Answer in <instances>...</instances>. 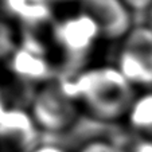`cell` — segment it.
<instances>
[{"mask_svg":"<svg viewBox=\"0 0 152 152\" xmlns=\"http://www.w3.org/2000/svg\"><path fill=\"white\" fill-rule=\"evenodd\" d=\"M39 132L28 110L8 108L0 120V145L4 152H31L39 145Z\"/></svg>","mask_w":152,"mask_h":152,"instance_id":"52a82bcc","label":"cell"},{"mask_svg":"<svg viewBox=\"0 0 152 152\" xmlns=\"http://www.w3.org/2000/svg\"><path fill=\"white\" fill-rule=\"evenodd\" d=\"M51 0H0L7 19L15 20L26 32L54 23Z\"/></svg>","mask_w":152,"mask_h":152,"instance_id":"ba28073f","label":"cell"},{"mask_svg":"<svg viewBox=\"0 0 152 152\" xmlns=\"http://www.w3.org/2000/svg\"><path fill=\"white\" fill-rule=\"evenodd\" d=\"M78 152H125V151L109 140L97 139V140H90L89 143L83 144Z\"/></svg>","mask_w":152,"mask_h":152,"instance_id":"8fae6325","label":"cell"},{"mask_svg":"<svg viewBox=\"0 0 152 152\" xmlns=\"http://www.w3.org/2000/svg\"><path fill=\"white\" fill-rule=\"evenodd\" d=\"M20 39H18L16 30L14 26L0 19V61L7 62L8 58L19 46Z\"/></svg>","mask_w":152,"mask_h":152,"instance_id":"30bf717a","label":"cell"},{"mask_svg":"<svg viewBox=\"0 0 152 152\" xmlns=\"http://www.w3.org/2000/svg\"><path fill=\"white\" fill-rule=\"evenodd\" d=\"M51 1H70V0H51ZM73 1V0H72ZM77 1H80V0H77Z\"/></svg>","mask_w":152,"mask_h":152,"instance_id":"e0dca14e","label":"cell"},{"mask_svg":"<svg viewBox=\"0 0 152 152\" xmlns=\"http://www.w3.org/2000/svg\"><path fill=\"white\" fill-rule=\"evenodd\" d=\"M132 15L148 14L152 7V0H123Z\"/></svg>","mask_w":152,"mask_h":152,"instance_id":"7c38bea8","label":"cell"},{"mask_svg":"<svg viewBox=\"0 0 152 152\" xmlns=\"http://www.w3.org/2000/svg\"><path fill=\"white\" fill-rule=\"evenodd\" d=\"M147 16H148V26L152 27V7H151V10H149V12L147 14Z\"/></svg>","mask_w":152,"mask_h":152,"instance_id":"2e32d148","label":"cell"},{"mask_svg":"<svg viewBox=\"0 0 152 152\" xmlns=\"http://www.w3.org/2000/svg\"><path fill=\"white\" fill-rule=\"evenodd\" d=\"M10 73L24 83L43 85L53 80V66L39 40L22 37L18 49L7 61Z\"/></svg>","mask_w":152,"mask_h":152,"instance_id":"5b68a950","label":"cell"},{"mask_svg":"<svg viewBox=\"0 0 152 152\" xmlns=\"http://www.w3.org/2000/svg\"><path fill=\"white\" fill-rule=\"evenodd\" d=\"M121 74L133 86H152V27L135 26L123 39L117 58Z\"/></svg>","mask_w":152,"mask_h":152,"instance_id":"277c9868","label":"cell"},{"mask_svg":"<svg viewBox=\"0 0 152 152\" xmlns=\"http://www.w3.org/2000/svg\"><path fill=\"white\" fill-rule=\"evenodd\" d=\"M80 10L92 16L100 27L101 37L123 40L133 28V15L123 0H80Z\"/></svg>","mask_w":152,"mask_h":152,"instance_id":"8992f818","label":"cell"},{"mask_svg":"<svg viewBox=\"0 0 152 152\" xmlns=\"http://www.w3.org/2000/svg\"><path fill=\"white\" fill-rule=\"evenodd\" d=\"M7 110H8V106H7L6 100H4L3 94H1V90H0V120L3 118V116L6 115Z\"/></svg>","mask_w":152,"mask_h":152,"instance_id":"9a60e30c","label":"cell"},{"mask_svg":"<svg viewBox=\"0 0 152 152\" xmlns=\"http://www.w3.org/2000/svg\"><path fill=\"white\" fill-rule=\"evenodd\" d=\"M125 118L137 135L152 139V92L137 96Z\"/></svg>","mask_w":152,"mask_h":152,"instance_id":"9c48e42d","label":"cell"},{"mask_svg":"<svg viewBox=\"0 0 152 152\" xmlns=\"http://www.w3.org/2000/svg\"><path fill=\"white\" fill-rule=\"evenodd\" d=\"M66 92L92 117L118 121L126 117L136 98L135 86L116 66L81 70L74 78L61 80Z\"/></svg>","mask_w":152,"mask_h":152,"instance_id":"6da1fadb","label":"cell"},{"mask_svg":"<svg viewBox=\"0 0 152 152\" xmlns=\"http://www.w3.org/2000/svg\"><path fill=\"white\" fill-rule=\"evenodd\" d=\"M81 106L66 92L62 82L51 80L38 88L30 110L39 131L61 133L74 125Z\"/></svg>","mask_w":152,"mask_h":152,"instance_id":"7a4b0ae2","label":"cell"},{"mask_svg":"<svg viewBox=\"0 0 152 152\" xmlns=\"http://www.w3.org/2000/svg\"><path fill=\"white\" fill-rule=\"evenodd\" d=\"M31 152H67V151L63 147L58 145V144H39Z\"/></svg>","mask_w":152,"mask_h":152,"instance_id":"4fadbf2b","label":"cell"},{"mask_svg":"<svg viewBox=\"0 0 152 152\" xmlns=\"http://www.w3.org/2000/svg\"><path fill=\"white\" fill-rule=\"evenodd\" d=\"M133 152H152V139H143L140 143L135 144Z\"/></svg>","mask_w":152,"mask_h":152,"instance_id":"5bb4252c","label":"cell"},{"mask_svg":"<svg viewBox=\"0 0 152 152\" xmlns=\"http://www.w3.org/2000/svg\"><path fill=\"white\" fill-rule=\"evenodd\" d=\"M51 37L67 66H80L92 54L101 37L100 27L83 11L67 15L51 24Z\"/></svg>","mask_w":152,"mask_h":152,"instance_id":"3957f363","label":"cell"}]
</instances>
